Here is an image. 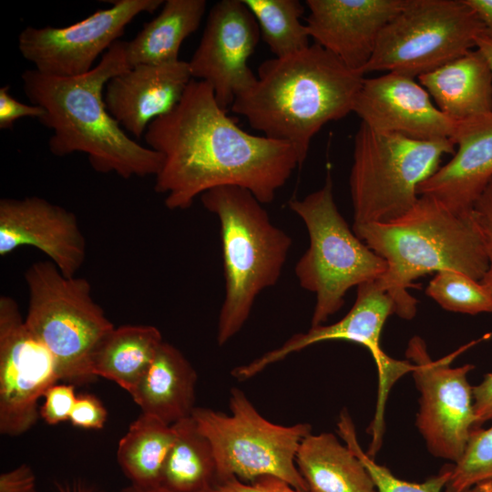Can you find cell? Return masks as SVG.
Here are the masks:
<instances>
[{"instance_id":"obj_12","label":"cell","mask_w":492,"mask_h":492,"mask_svg":"<svg viewBox=\"0 0 492 492\" xmlns=\"http://www.w3.org/2000/svg\"><path fill=\"white\" fill-rule=\"evenodd\" d=\"M486 334L436 361L419 336L413 337L405 354L415 369L412 372L420 393L415 425L435 456L456 463L463 455L469 435L475 428L472 387L467 374L475 366L450 364L466 349L489 337Z\"/></svg>"},{"instance_id":"obj_19","label":"cell","mask_w":492,"mask_h":492,"mask_svg":"<svg viewBox=\"0 0 492 492\" xmlns=\"http://www.w3.org/2000/svg\"><path fill=\"white\" fill-rule=\"evenodd\" d=\"M191 80L189 61L138 65L107 83L104 102L117 122L139 138L153 120L176 107Z\"/></svg>"},{"instance_id":"obj_33","label":"cell","mask_w":492,"mask_h":492,"mask_svg":"<svg viewBox=\"0 0 492 492\" xmlns=\"http://www.w3.org/2000/svg\"><path fill=\"white\" fill-rule=\"evenodd\" d=\"M473 212L482 232L488 266L479 281L492 294V180L477 200Z\"/></svg>"},{"instance_id":"obj_20","label":"cell","mask_w":492,"mask_h":492,"mask_svg":"<svg viewBox=\"0 0 492 492\" xmlns=\"http://www.w3.org/2000/svg\"><path fill=\"white\" fill-rule=\"evenodd\" d=\"M453 158L417 187L456 214H466L492 180V112L457 121Z\"/></svg>"},{"instance_id":"obj_4","label":"cell","mask_w":492,"mask_h":492,"mask_svg":"<svg viewBox=\"0 0 492 492\" xmlns=\"http://www.w3.org/2000/svg\"><path fill=\"white\" fill-rule=\"evenodd\" d=\"M355 235L386 262L377 284L395 303V313L411 320L417 301L413 282L432 272L453 270L480 281L488 261L473 210L456 214L436 200L419 196L403 216L384 223L352 227Z\"/></svg>"},{"instance_id":"obj_31","label":"cell","mask_w":492,"mask_h":492,"mask_svg":"<svg viewBox=\"0 0 492 492\" xmlns=\"http://www.w3.org/2000/svg\"><path fill=\"white\" fill-rule=\"evenodd\" d=\"M492 478V425L473 428L462 456L453 463L445 492H465Z\"/></svg>"},{"instance_id":"obj_24","label":"cell","mask_w":492,"mask_h":492,"mask_svg":"<svg viewBox=\"0 0 492 492\" xmlns=\"http://www.w3.org/2000/svg\"><path fill=\"white\" fill-rule=\"evenodd\" d=\"M206 6L205 0L164 1L159 14L126 42L130 67L179 60L181 44L199 28Z\"/></svg>"},{"instance_id":"obj_29","label":"cell","mask_w":492,"mask_h":492,"mask_svg":"<svg viewBox=\"0 0 492 492\" xmlns=\"http://www.w3.org/2000/svg\"><path fill=\"white\" fill-rule=\"evenodd\" d=\"M425 292L447 311L467 314L492 313V294L479 281L457 271L436 272Z\"/></svg>"},{"instance_id":"obj_3","label":"cell","mask_w":492,"mask_h":492,"mask_svg":"<svg viewBox=\"0 0 492 492\" xmlns=\"http://www.w3.org/2000/svg\"><path fill=\"white\" fill-rule=\"evenodd\" d=\"M364 79L363 72L313 43L263 61L255 84L235 98L231 110L263 136L291 145L301 166L316 133L353 112Z\"/></svg>"},{"instance_id":"obj_8","label":"cell","mask_w":492,"mask_h":492,"mask_svg":"<svg viewBox=\"0 0 492 492\" xmlns=\"http://www.w3.org/2000/svg\"><path fill=\"white\" fill-rule=\"evenodd\" d=\"M25 279L29 292L25 323L53 355L60 379L78 384L94 379V353L115 326L93 299L88 281L65 276L50 261L33 263Z\"/></svg>"},{"instance_id":"obj_6","label":"cell","mask_w":492,"mask_h":492,"mask_svg":"<svg viewBox=\"0 0 492 492\" xmlns=\"http://www.w3.org/2000/svg\"><path fill=\"white\" fill-rule=\"evenodd\" d=\"M288 205L309 235V247L294 272L300 286L315 294L311 319V327H315L343 307L351 288L378 280L386 262L355 235L339 212L330 173L321 189Z\"/></svg>"},{"instance_id":"obj_21","label":"cell","mask_w":492,"mask_h":492,"mask_svg":"<svg viewBox=\"0 0 492 492\" xmlns=\"http://www.w3.org/2000/svg\"><path fill=\"white\" fill-rule=\"evenodd\" d=\"M196 382V371L188 359L164 341L130 395L143 414L171 425L191 416Z\"/></svg>"},{"instance_id":"obj_40","label":"cell","mask_w":492,"mask_h":492,"mask_svg":"<svg viewBox=\"0 0 492 492\" xmlns=\"http://www.w3.org/2000/svg\"><path fill=\"white\" fill-rule=\"evenodd\" d=\"M476 48L485 57L492 73V33L485 29L476 38Z\"/></svg>"},{"instance_id":"obj_14","label":"cell","mask_w":492,"mask_h":492,"mask_svg":"<svg viewBox=\"0 0 492 492\" xmlns=\"http://www.w3.org/2000/svg\"><path fill=\"white\" fill-rule=\"evenodd\" d=\"M107 9L64 27H26L18 36L23 57L40 73L72 77L90 71L93 63L143 12L153 13L163 0H117Z\"/></svg>"},{"instance_id":"obj_41","label":"cell","mask_w":492,"mask_h":492,"mask_svg":"<svg viewBox=\"0 0 492 492\" xmlns=\"http://www.w3.org/2000/svg\"><path fill=\"white\" fill-rule=\"evenodd\" d=\"M120 492H174L162 486L153 487H141L134 485H128L121 489ZM200 492H220L218 488H211Z\"/></svg>"},{"instance_id":"obj_27","label":"cell","mask_w":492,"mask_h":492,"mask_svg":"<svg viewBox=\"0 0 492 492\" xmlns=\"http://www.w3.org/2000/svg\"><path fill=\"white\" fill-rule=\"evenodd\" d=\"M172 425L176 439L166 459L160 486L174 492L216 488L217 466L210 441L191 416Z\"/></svg>"},{"instance_id":"obj_11","label":"cell","mask_w":492,"mask_h":492,"mask_svg":"<svg viewBox=\"0 0 492 492\" xmlns=\"http://www.w3.org/2000/svg\"><path fill=\"white\" fill-rule=\"evenodd\" d=\"M395 312L394 302L376 281L363 283L357 287L353 307L341 320L329 325L311 327L306 333H295L282 346L237 366L231 374L238 380H247L288 355L322 342L343 340L364 345L372 354L378 371L377 405L368 428L372 439L366 452L374 457L382 445L384 407L389 392L399 378L415 369V364L411 361L391 358L381 348L383 326Z\"/></svg>"},{"instance_id":"obj_23","label":"cell","mask_w":492,"mask_h":492,"mask_svg":"<svg viewBox=\"0 0 492 492\" xmlns=\"http://www.w3.org/2000/svg\"><path fill=\"white\" fill-rule=\"evenodd\" d=\"M297 468L309 492H373L374 484L360 459L332 433L305 436Z\"/></svg>"},{"instance_id":"obj_38","label":"cell","mask_w":492,"mask_h":492,"mask_svg":"<svg viewBox=\"0 0 492 492\" xmlns=\"http://www.w3.org/2000/svg\"><path fill=\"white\" fill-rule=\"evenodd\" d=\"M475 428L492 421V372L486 374L482 382L472 387Z\"/></svg>"},{"instance_id":"obj_18","label":"cell","mask_w":492,"mask_h":492,"mask_svg":"<svg viewBox=\"0 0 492 492\" xmlns=\"http://www.w3.org/2000/svg\"><path fill=\"white\" fill-rule=\"evenodd\" d=\"M408 0H307L305 26L314 43L354 70L372 58L384 26Z\"/></svg>"},{"instance_id":"obj_34","label":"cell","mask_w":492,"mask_h":492,"mask_svg":"<svg viewBox=\"0 0 492 492\" xmlns=\"http://www.w3.org/2000/svg\"><path fill=\"white\" fill-rule=\"evenodd\" d=\"M107 418V409L98 398L93 395H80L77 396L69 420L77 427L101 429Z\"/></svg>"},{"instance_id":"obj_1","label":"cell","mask_w":492,"mask_h":492,"mask_svg":"<svg viewBox=\"0 0 492 492\" xmlns=\"http://www.w3.org/2000/svg\"><path fill=\"white\" fill-rule=\"evenodd\" d=\"M144 138L162 156L154 190L170 210H187L209 190L238 186L261 203L273 201L300 166L294 149L241 129L217 103L211 87L192 79L176 107L147 128Z\"/></svg>"},{"instance_id":"obj_28","label":"cell","mask_w":492,"mask_h":492,"mask_svg":"<svg viewBox=\"0 0 492 492\" xmlns=\"http://www.w3.org/2000/svg\"><path fill=\"white\" fill-rule=\"evenodd\" d=\"M253 15L261 36L275 57L282 58L310 46L304 13L298 0H242Z\"/></svg>"},{"instance_id":"obj_30","label":"cell","mask_w":492,"mask_h":492,"mask_svg":"<svg viewBox=\"0 0 492 492\" xmlns=\"http://www.w3.org/2000/svg\"><path fill=\"white\" fill-rule=\"evenodd\" d=\"M337 428L348 448L366 468L377 492H442L450 478L452 465L445 466L437 475L422 483L400 479L386 466L375 463L373 457L363 451L357 440L354 425L346 410L341 413Z\"/></svg>"},{"instance_id":"obj_7","label":"cell","mask_w":492,"mask_h":492,"mask_svg":"<svg viewBox=\"0 0 492 492\" xmlns=\"http://www.w3.org/2000/svg\"><path fill=\"white\" fill-rule=\"evenodd\" d=\"M455 149L449 139L415 140L375 131L361 122L349 177L353 226L388 222L406 213L419 199V184Z\"/></svg>"},{"instance_id":"obj_10","label":"cell","mask_w":492,"mask_h":492,"mask_svg":"<svg viewBox=\"0 0 492 492\" xmlns=\"http://www.w3.org/2000/svg\"><path fill=\"white\" fill-rule=\"evenodd\" d=\"M485 29L465 0H408L383 29L363 73L418 77L475 49Z\"/></svg>"},{"instance_id":"obj_25","label":"cell","mask_w":492,"mask_h":492,"mask_svg":"<svg viewBox=\"0 0 492 492\" xmlns=\"http://www.w3.org/2000/svg\"><path fill=\"white\" fill-rule=\"evenodd\" d=\"M163 342L159 330L152 325L114 327L94 353L92 374L115 382L130 394Z\"/></svg>"},{"instance_id":"obj_15","label":"cell","mask_w":492,"mask_h":492,"mask_svg":"<svg viewBox=\"0 0 492 492\" xmlns=\"http://www.w3.org/2000/svg\"><path fill=\"white\" fill-rule=\"evenodd\" d=\"M260 36L259 26L242 0H221L210 8L189 64L192 78L209 84L225 111L257 80L248 59Z\"/></svg>"},{"instance_id":"obj_17","label":"cell","mask_w":492,"mask_h":492,"mask_svg":"<svg viewBox=\"0 0 492 492\" xmlns=\"http://www.w3.org/2000/svg\"><path fill=\"white\" fill-rule=\"evenodd\" d=\"M23 246L45 253L67 277L76 276L87 255L77 216L36 196L0 200V256Z\"/></svg>"},{"instance_id":"obj_13","label":"cell","mask_w":492,"mask_h":492,"mask_svg":"<svg viewBox=\"0 0 492 492\" xmlns=\"http://www.w3.org/2000/svg\"><path fill=\"white\" fill-rule=\"evenodd\" d=\"M49 350L27 328L18 303L0 297V432L16 436L39 415L38 400L59 380Z\"/></svg>"},{"instance_id":"obj_22","label":"cell","mask_w":492,"mask_h":492,"mask_svg":"<svg viewBox=\"0 0 492 492\" xmlns=\"http://www.w3.org/2000/svg\"><path fill=\"white\" fill-rule=\"evenodd\" d=\"M437 108L456 121L492 112V73L479 50H470L417 77Z\"/></svg>"},{"instance_id":"obj_26","label":"cell","mask_w":492,"mask_h":492,"mask_svg":"<svg viewBox=\"0 0 492 492\" xmlns=\"http://www.w3.org/2000/svg\"><path fill=\"white\" fill-rule=\"evenodd\" d=\"M176 439L173 425L141 413L120 439L117 458L130 484L141 487L160 486L168 455Z\"/></svg>"},{"instance_id":"obj_37","label":"cell","mask_w":492,"mask_h":492,"mask_svg":"<svg viewBox=\"0 0 492 492\" xmlns=\"http://www.w3.org/2000/svg\"><path fill=\"white\" fill-rule=\"evenodd\" d=\"M0 492H36V477L26 464L0 475Z\"/></svg>"},{"instance_id":"obj_43","label":"cell","mask_w":492,"mask_h":492,"mask_svg":"<svg viewBox=\"0 0 492 492\" xmlns=\"http://www.w3.org/2000/svg\"><path fill=\"white\" fill-rule=\"evenodd\" d=\"M373 492H377V491H376V489H375V490H374Z\"/></svg>"},{"instance_id":"obj_32","label":"cell","mask_w":492,"mask_h":492,"mask_svg":"<svg viewBox=\"0 0 492 492\" xmlns=\"http://www.w3.org/2000/svg\"><path fill=\"white\" fill-rule=\"evenodd\" d=\"M39 409L41 417L48 425L69 420L77 395L72 384H54L44 395Z\"/></svg>"},{"instance_id":"obj_39","label":"cell","mask_w":492,"mask_h":492,"mask_svg":"<svg viewBox=\"0 0 492 492\" xmlns=\"http://www.w3.org/2000/svg\"><path fill=\"white\" fill-rule=\"evenodd\" d=\"M476 12L486 29L492 33V0H465Z\"/></svg>"},{"instance_id":"obj_5","label":"cell","mask_w":492,"mask_h":492,"mask_svg":"<svg viewBox=\"0 0 492 492\" xmlns=\"http://www.w3.org/2000/svg\"><path fill=\"white\" fill-rule=\"evenodd\" d=\"M200 200L220 221L225 278L217 330L221 346L241 330L258 295L279 281L292 238L272 222L246 189L220 186L201 194Z\"/></svg>"},{"instance_id":"obj_9","label":"cell","mask_w":492,"mask_h":492,"mask_svg":"<svg viewBox=\"0 0 492 492\" xmlns=\"http://www.w3.org/2000/svg\"><path fill=\"white\" fill-rule=\"evenodd\" d=\"M229 407L230 415L207 407H195L191 414L211 445L217 487L231 477L252 482L262 476H274L299 490L309 491L295 458L312 425H282L267 420L236 387L231 390Z\"/></svg>"},{"instance_id":"obj_42","label":"cell","mask_w":492,"mask_h":492,"mask_svg":"<svg viewBox=\"0 0 492 492\" xmlns=\"http://www.w3.org/2000/svg\"><path fill=\"white\" fill-rule=\"evenodd\" d=\"M465 492H492V478L479 482Z\"/></svg>"},{"instance_id":"obj_16","label":"cell","mask_w":492,"mask_h":492,"mask_svg":"<svg viewBox=\"0 0 492 492\" xmlns=\"http://www.w3.org/2000/svg\"><path fill=\"white\" fill-rule=\"evenodd\" d=\"M353 112L375 131L423 141L450 140L457 125L419 82L392 72L364 77Z\"/></svg>"},{"instance_id":"obj_35","label":"cell","mask_w":492,"mask_h":492,"mask_svg":"<svg viewBox=\"0 0 492 492\" xmlns=\"http://www.w3.org/2000/svg\"><path fill=\"white\" fill-rule=\"evenodd\" d=\"M217 488L220 492H309L299 490L274 476H262L252 482L231 477L220 483Z\"/></svg>"},{"instance_id":"obj_2","label":"cell","mask_w":492,"mask_h":492,"mask_svg":"<svg viewBox=\"0 0 492 492\" xmlns=\"http://www.w3.org/2000/svg\"><path fill=\"white\" fill-rule=\"evenodd\" d=\"M129 68L126 41L118 40L84 75L59 77L35 68L22 74L26 96L45 110L38 121L53 132L48 141L53 155L85 153L97 172L125 179L157 175L161 154L129 138L104 102L107 83Z\"/></svg>"},{"instance_id":"obj_36","label":"cell","mask_w":492,"mask_h":492,"mask_svg":"<svg viewBox=\"0 0 492 492\" xmlns=\"http://www.w3.org/2000/svg\"><path fill=\"white\" fill-rule=\"evenodd\" d=\"M45 114L38 106L24 104L16 100L9 92V86L0 88V129H10L14 123L24 117L36 118Z\"/></svg>"}]
</instances>
